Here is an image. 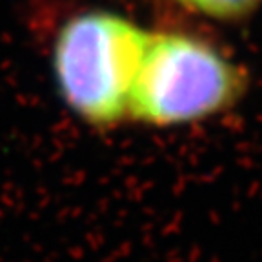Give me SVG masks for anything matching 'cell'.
Wrapping results in <instances>:
<instances>
[{
    "instance_id": "1",
    "label": "cell",
    "mask_w": 262,
    "mask_h": 262,
    "mask_svg": "<svg viewBox=\"0 0 262 262\" xmlns=\"http://www.w3.org/2000/svg\"><path fill=\"white\" fill-rule=\"evenodd\" d=\"M248 77L215 46L184 33H151L127 117L155 127L201 122L231 110Z\"/></svg>"
},
{
    "instance_id": "2",
    "label": "cell",
    "mask_w": 262,
    "mask_h": 262,
    "mask_svg": "<svg viewBox=\"0 0 262 262\" xmlns=\"http://www.w3.org/2000/svg\"><path fill=\"white\" fill-rule=\"evenodd\" d=\"M149 35L107 11L80 13L62 26L53 70L60 97L77 117L97 127L126 119Z\"/></svg>"
},
{
    "instance_id": "3",
    "label": "cell",
    "mask_w": 262,
    "mask_h": 262,
    "mask_svg": "<svg viewBox=\"0 0 262 262\" xmlns=\"http://www.w3.org/2000/svg\"><path fill=\"white\" fill-rule=\"evenodd\" d=\"M179 2L217 20H238L253 13L262 0H179Z\"/></svg>"
}]
</instances>
